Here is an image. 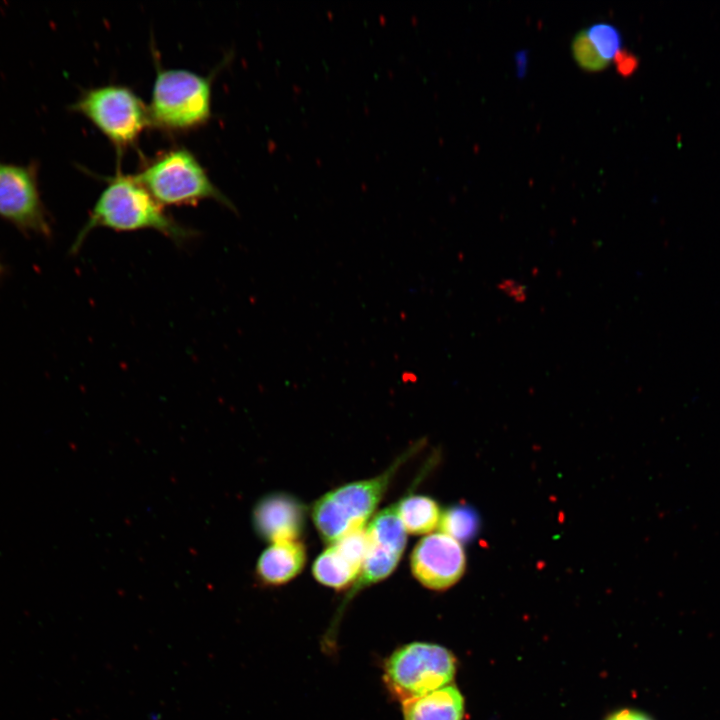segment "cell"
Listing matches in <instances>:
<instances>
[{
	"mask_svg": "<svg viewBox=\"0 0 720 720\" xmlns=\"http://www.w3.org/2000/svg\"><path fill=\"white\" fill-rule=\"evenodd\" d=\"M133 176L117 171L99 195L89 218L77 234L71 252H77L88 234L97 227L117 232L153 229L177 244L189 241L197 231L170 217Z\"/></svg>",
	"mask_w": 720,
	"mask_h": 720,
	"instance_id": "cell-1",
	"label": "cell"
},
{
	"mask_svg": "<svg viewBox=\"0 0 720 720\" xmlns=\"http://www.w3.org/2000/svg\"><path fill=\"white\" fill-rule=\"evenodd\" d=\"M132 176L162 206L197 205L212 199L235 210L232 201L217 188L195 155L185 147L159 153Z\"/></svg>",
	"mask_w": 720,
	"mask_h": 720,
	"instance_id": "cell-2",
	"label": "cell"
},
{
	"mask_svg": "<svg viewBox=\"0 0 720 720\" xmlns=\"http://www.w3.org/2000/svg\"><path fill=\"white\" fill-rule=\"evenodd\" d=\"M151 126L185 132L211 117V78L185 69H157L151 102Z\"/></svg>",
	"mask_w": 720,
	"mask_h": 720,
	"instance_id": "cell-3",
	"label": "cell"
},
{
	"mask_svg": "<svg viewBox=\"0 0 720 720\" xmlns=\"http://www.w3.org/2000/svg\"><path fill=\"white\" fill-rule=\"evenodd\" d=\"M415 448L401 455L382 474L345 484L320 497L312 507V518L321 537L332 544L349 533L363 529L396 471Z\"/></svg>",
	"mask_w": 720,
	"mask_h": 720,
	"instance_id": "cell-4",
	"label": "cell"
},
{
	"mask_svg": "<svg viewBox=\"0 0 720 720\" xmlns=\"http://www.w3.org/2000/svg\"><path fill=\"white\" fill-rule=\"evenodd\" d=\"M455 673L450 650L417 641L397 648L385 660L383 682L389 695L403 703L449 685Z\"/></svg>",
	"mask_w": 720,
	"mask_h": 720,
	"instance_id": "cell-5",
	"label": "cell"
},
{
	"mask_svg": "<svg viewBox=\"0 0 720 720\" xmlns=\"http://www.w3.org/2000/svg\"><path fill=\"white\" fill-rule=\"evenodd\" d=\"M69 109L87 118L117 149L134 146L151 126L148 106L129 87L117 84L84 90Z\"/></svg>",
	"mask_w": 720,
	"mask_h": 720,
	"instance_id": "cell-6",
	"label": "cell"
},
{
	"mask_svg": "<svg viewBox=\"0 0 720 720\" xmlns=\"http://www.w3.org/2000/svg\"><path fill=\"white\" fill-rule=\"evenodd\" d=\"M0 217L21 231L45 237L51 234L36 162L19 165L0 161Z\"/></svg>",
	"mask_w": 720,
	"mask_h": 720,
	"instance_id": "cell-7",
	"label": "cell"
},
{
	"mask_svg": "<svg viewBox=\"0 0 720 720\" xmlns=\"http://www.w3.org/2000/svg\"><path fill=\"white\" fill-rule=\"evenodd\" d=\"M411 570L423 586L444 590L455 584L465 570V553L460 543L444 533L422 538L411 554Z\"/></svg>",
	"mask_w": 720,
	"mask_h": 720,
	"instance_id": "cell-8",
	"label": "cell"
},
{
	"mask_svg": "<svg viewBox=\"0 0 720 720\" xmlns=\"http://www.w3.org/2000/svg\"><path fill=\"white\" fill-rule=\"evenodd\" d=\"M366 529H359L332 543L315 560L312 572L316 580L340 590L354 584L368 551Z\"/></svg>",
	"mask_w": 720,
	"mask_h": 720,
	"instance_id": "cell-9",
	"label": "cell"
},
{
	"mask_svg": "<svg viewBox=\"0 0 720 720\" xmlns=\"http://www.w3.org/2000/svg\"><path fill=\"white\" fill-rule=\"evenodd\" d=\"M305 521V506L294 496L285 493H274L262 498L253 511L256 531L272 543L296 541L303 533Z\"/></svg>",
	"mask_w": 720,
	"mask_h": 720,
	"instance_id": "cell-10",
	"label": "cell"
},
{
	"mask_svg": "<svg viewBox=\"0 0 720 720\" xmlns=\"http://www.w3.org/2000/svg\"><path fill=\"white\" fill-rule=\"evenodd\" d=\"M306 551L298 541L272 543L260 555L256 573L262 583L281 585L296 577L304 567Z\"/></svg>",
	"mask_w": 720,
	"mask_h": 720,
	"instance_id": "cell-11",
	"label": "cell"
},
{
	"mask_svg": "<svg viewBox=\"0 0 720 720\" xmlns=\"http://www.w3.org/2000/svg\"><path fill=\"white\" fill-rule=\"evenodd\" d=\"M402 704L403 720H463L464 698L455 685H447Z\"/></svg>",
	"mask_w": 720,
	"mask_h": 720,
	"instance_id": "cell-12",
	"label": "cell"
},
{
	"mask_svg": "<svg viewBox=\"0 0 720 720\" xmlns=\"http://www.w3.org/2000/svg\"><path fill=\"white\" fill-rule=\"evenodd\" d=\"M396 508L406 532L411 534H426L439 525L441 512L430 497L410 495L403 498Z\"/></svg>",
	"mask_w": 720,
	"mask_h": 720,
	"instance_id": "cell-13",
	"label": "cell"
},
{
	"mask_svg": "<svg viewBox=\"0 0 720 720\" xmlns=\"http://www.w3.org/2000/svg\"><path fill=\"white\" fill-rule=\"evenodd\" d=\"M439 527L442 533L458 542H467L479 530V516L468 505H456L441 514Z\"/></svg>",
	"mask_w": 720,
	"mask_h": 720,
	"instance_id": "cell-14",
	"label": "cell"
},
{
	"mask_svg": "<svg viewBox=\"0 0 720 720\" xmlns=\"http://www.w3.org/2000/svg\"><path fill=\"white\" fill-rule=\"evenodd\" d=\"M571 50L576 63L587 72L604 70L609 61L604 59L590 41L587 30H581L574 36Z\"/></svg>",
	"mask_w": 720,
	"mask_h": 720,
	"instance_id": "cell-15",
	"label": "cell"
},
{
	"mask_svg": "<svg viewBox=\"0 0 720 720\" xmlns=\"http://www.w3.org/2000/svg\"><path fill=\"white\" fill-rule=\"evenodd\" d=\"M587 34L599 54L608 61L621 49V35L611 24L596 23L587 29Z\"/></svg>",
	"mask_w": 720,
	"mask_h": 720,
	"instance_id": "cell-16",
	"label": "cell"
},
{
	"mask_svg": "<svg viewBox=\"0 0 720 720\" xmlns=\"http://www.w3.org/2000/svg\"><path fill=\"white\" fill-rule=\"evenodd\" d=\"M497 289L515 302L523 303L527 300V287L516 279H502L497 284Z\"/></svg>",
	"mask_w": 720,
	"mask_h": 720,
	"instance_id": "cell-17",
	"label": "cell"
},
{
	"mask_svg": "<svg viewBox=\"0 0 720 720\" xmlns=\"http://www.w3.org/2000/svg\"><path fill=\"white\" fill-rule=\"evenodd\" d=\"M616 69L624 77L632 75L639 65L638 58L626 49H620L614 56Z\"/></svg>",
	"mask_w": 720,
	"mask_h": 720,
	"instance_id": "cell-18",
	"label": "cell"
},
{
	"mask_svg": "<svg viewBox=\"0 0 720 720\" xmlns=\"http://www.w3.org/2000/svg\"><path fill=\"white\" fill-rule=\"evenodd\" d=\"M605 720H652L647 714L635 709H621L610 714Z\"/></svg>",
	"mask_w": 720,
	"mask_h": 720,
	"instance_id": "cell-19",
	"label": "cell"
},
{
	"mask_svg": "<svg viewBox=\"0 0 720 720\" xmlns=\"http://www.w3.org/2000/svg\"><path fill=\"white\" fill-rule=\"evenodd\" d=\"M515 61H516V72L518 77H523L526 73L527 64H528V58H527V51L526 50H520L515 54Z\"/></svg>",
	"mask_w": 720,
	"mask_h": 720,
	"instance_id": "cell-20",
	"label": "cell"
},
{
	"mask_svg": "<svg viewBox=\"0 0 720 720\" xmlns=\"http://www.w3.org/2000/svg\"><path fill=\"white\" fill-rule=\"evenodd\" d=\"M2 273H3V266H2V264L0 263V275H1Z\"/></svg>",
	"mask_w": 720,
	"mask_h": 720,
	"instance_id": "cell-21",
	"label": "cell"
}]
</instances>
